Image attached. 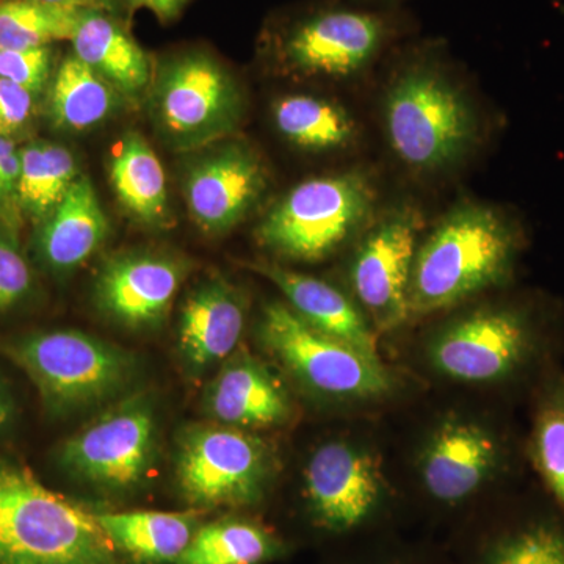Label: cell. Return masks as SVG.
<instances>
[{
    "mask_svg": "<svg viewBox=\"0 0 564 564\" xmlns=\"http://www.w3.org/2000/svg\"><path fill=\"white\" fill-rule=\"evenodd\" d=\"M247 299L237 285L204 281L181 310L180 351L187 372L198 377L236 350L245 329Z\"/></svg>",
    "mask_w": 564,
    "mask_h": 564,
    "instance_id": "obj_17",
    "label": "cell"
},
{
    "mask_svg": "<svg viewBox=\"0 0 564 564\" xmlns=\"http://www.w3.org/2000/svg\"><path fill=\"white\" fill-rule=\"evenodd\" d=\"M206 410L215 421L236 429L280 425L292 414L280 380L248 352L229 356L207 388Z\"/></svg>",
    "mask_w": 564,
    "mask_h": 564,
    "instance_id": "obj_19",
    "label": "cell"
},
{
    "mask_svg": "<svg viewBox=\"0 0 564 564\" xmlns=\"http://www.w3.org/2000/svg\"><path fill=\"white\" fill-rule=\"evenodd\" d=\"M269 174L247 143H228L188 166L185 203L207 234L228 232L247 217L267 192Z\"/></svg>",
    "mask_w": 564,
    "mask_h": 564,
    "instance_id": "obj_14",
    "label": "cell"
},
{
    "mask_svg": "<svg viewBox=\"0 0 564 564\" xmlns=\"http://www.w3.org/2000/svg\"><path fill=\"white\" fill-rule=\"evenodd\" d=\"M110 182L118 202L137 221L165 228L170 221L165 170L139 132H128L115 144Z\"/></svg>",
    "mask_w": 564,
    "mask_h": 564,
    "instance_id": "obj_23",
    "label": "cell"
},
{
    "mask_svg": "<svg viewBox=\"0 0 564 564\" xmlns=\"http://www.w3.org/2000/svg\"><path fill=\"white\" fill-rule=\"evenodd\" d=\"M375 199L372 181L361 170L314 177L267 212L256 239L280 258L322 261L369 223Z\"/></svg>",
    "mask_w": 564,
    "mask_h": 564,
    "instance_id": "obj_6",
    "label": "cell"
},
{
    "mask_svg": "<svg viewBox=\"0 0 564 564\" xmlns=\"http://www.w3.org/2000/svg\"><path fill=\"white\" fill-rule=\"evenodd\" d=\"M0 355L28 375L51 419L120 399L139 372L132 352L76 329L7 337L0 340Z\"/></svg>",
    "mask_w": 564,
    "mask_h": 564,
    "instance_id": "obj_4",
    "label": "cell"
},
{
    "mask_svg": "<svg viewBox=\"0 0 564 564\" xmlns=\"http://www.w3.org/2000/svg\"><path fill=\"white\" fill-rule=\"evenodd\" d=\"M477 564H564V522L527 519L491 538Z\"/></svg>",
    "mask_w": 564,
    "mask_h": 564,
    "instance_id": "obj_30",
    "label": "cell"
},
{
    "mask_svg": "<svg viewBox=\"0 0 564 564\" xmlns=\"http://www.w3.org/2000/svg\"><path fill=\"white\" fill-rule=\"evenodd\" d=\"M43 2L69 7V9L104 10L110 11V13H115L121 6V0H43Z\"/></svg>",
    "mask_w": 564,
    "mask_h": 564,
    "instance_id": "obj_35",
    "label": "cell"
},
{
    "mask_svg": "<svg viewBox=\"0 0 564 564\" xmlns=\"http://www.w3.org/2000/svg\"><path fill=\"white\" fill-rule=\"evenodd\" d=\"M541 345V329L530 307L499 304L452 322L430 345V361L452 380L492 383L521 373Z\"/></svg>",
    "mask_w": 564,
    "mask_h": 564,
    "instance_id": "obj_10",
    "label": "cell"
},
{
    "mask_svg": "<svg viewBox=\"0 0 564 564\" xmlns=\"http://www.w3.org/2000/svg\"><path fill=\"white\" fill-rule=\"evenodd\" d=\"M122 99L109 82L69 54L51 79V120L63 131H90L109 120L120 109Z\"/></svg>",
    "mask_w": 564,
    "mask_h": 564,
    "instance_id": "obj_24",
    "label": "cell"
},
{
    "mask_svg": "<svg viewBox=\"0 0 564 564\" xmlns=\"http://www.w3.org/2000/svg\"><path fill=\"white\" fill-rule=\"evenodd\" d=\"M273 458L259 437L228 425L185 430L177 452V484L199 508H242L261 502Z\"/></svg>",
    "mask_w": 564,
    "mask_h": 564,
    "instance_id": "obj_11",
    "label": "cell"
},
{
    "mask_svg": "<svg viewBox=\"0 0 564 564\" xmlns=\"http://www.w3.org/2000/svg\"><path fill=\"white\" fill-rule=\"evenodd\" d=\"M158 452V423L147 395L111 404L58 447L57 464L98 491H135L150 477Z\"/></svg>",
    "mask_w": 564,
    "mask_h": 564,
    "instance_id": "obj_9",
    "label": "cell"
},
{
    "mask_svg": "<svg viewBox=\"0 0 564 564\" xmlns=\"http://www.w3.org/2000/svg\"><path fill=\"white\" fill-rule=\"evenodd\" d=\"M54 46L0 51V77L39 96L54 76Z\"/></svg>",
    "mask_w": 564,
    "mask_h": 564,
    "instance_id": "obj_32",
    "label": "cell"
},
{
    "mask_svg": "<svg viewBox=\"0 0 564 564\" xmlns=\"http://www.w3.org/2000/svg\"><path fill=\"white\" fill-rule=\"evenodd\" d=\"M307 508L317 529L332 534L361 530L377 516L384 496L377 458L356 445H321L304 473Z\"/></svg>",
    "mask_w": 564,
    "mask_h": 564,
    "instance_id": "obj_13",
    "label": "cell"
},
{
    "mask_svg": "<svg viewBox=\"0 0 564 564\" xmlns=\"http://www.w3.org/2000/svg\"><path fill=\"white\" fill-rule=\"evenodd\" d=\"M33 272L13 229L0 228V314L9 313L29 299Z\"/></svg>",
    "mask_w": 564,
    "mask_h": 564,
    "instance_id": "obj_31",
    "label": "cell"
},
{
    "mask_svg": "<svg viewBox=\"0 0 564 564\" xmlns=\"http://www.w3.org/2000/svg\"><path fill=\"white\" fill-rule=\"evenodd\" d=\"M109 234L104 212L90 177L80 174L63 202L39 225L36 259L44 269L66 274L88 261Z\"/></svg>",
    "mask_w": 564,
    "mask_h": 564,
    "instance_id": "obj_18",
    "label": "cell"
},
{
    "mask_svg": "<svg viewBox=\"0 0 564 564\" xmlns=\"http://www.w3.org/2000/svg\"><path fill=\"white\" fill-rule=\"evenodd\" d=\"M36 96L13 82L0 77V135H14L28 126Z\"/></svg>",
    "mask_w": 564,
    "mask_h": 564,
    "instance_id": "obj_33",
    "label": "cell"
},
{
    "mask_svg": "<svg viewBox=\"0 0 564 564\" xmlns=\"http://www.w3.org/2000/svg\"><path fill=\"white\" fill-rule=\"evenodd\" d=\"M73 54L122 98L139 99L152 82L150 57L110 11L80 10L69 41Z\"/></svg>",
    "mask_w": 564,
    "mask_h": 564,
    "instance_id": "obj_21",
    "label": "cell"
},
{
    "mask_svg": "<svg viewBox=\"0 0 564 564\" xmlns=\"http://www.w3.org/2000/svg\"><path fill=\"white\" fill-rule=\"evenodd\" d=\"M18 209L40 225L65 198L80 176L79 163L63 144L31 141L20 148Z\"/></svg>",
    "mask_w": 564,
    "mask_h": 564,
    "instance_id": "obj_27",
    "label": "cell"
},
{
    "mask_svg": "<svg viewBox=\"0 0 564 564\" xmlns=\"http://www.w3.org/2000/svg\"><path fill=\"white\" fill-rule=\"evenodd\" d=\"M366 2H375V3H395V2H400V0H366Z\"/></svg>",
    "mask_w": 564,
    "mask_h": 564,
    "instance_id": "obj_37",
    "label": "cell"
},
{
    "mask_svg": "<svg viewBox=\"0 0 564 564\" xmlns=\"http://www.w3.org/2000/svg\"><path fill=\"white\" fill-rule=\"evenodd\" d=\"M96 513L0 456V564H129Z\"/></svg>",
    "mask_w": 564,
    "mask_h": 564,
    "instance_id": "obj_3",
    "label": "cell"
},
{
    "mask_svg": "<svg viewBox=\"0 0 564 564\" xmlns=\"http://www.w3.org/2000/svg\"><path fill=\"white\" fill-rule=\"evenodd\" d=\"M248 269L272 281L307 325L378 358L377 343L361 307L329 282L285 269L278 263L251 262Z\"/></svg>",
    "mask_w": 564,
    "mask_h": 564,
    "instance_id": "obj_20",
    "label": "cell"
},
{
    "mask_svg": "<svg viewBox=\"0 0 564 564\" xmlns=\"http://www.w3.org/2000/svg\"><path fill=\"white\" fill-rule=\"evenodd\" d=\"M17 415L13 397L6 384L0 381V434L10 429Z\"/></svg>",
    "mask_w": 564,
    "mask_h": 564,
    "instance_id": "obj_36",
    "label": "cell"
},
{
    "mask_svg": "<svg viewBox=\"0 0 564 564\" xmlns=\"http://www.w3.org/2000/svg\"><path fill=\"white\" fill-rule=\"evenodd\" d=\"M115 547L132 563H176L199 529L195 513L133 510L96 513Z\"/></svg>",
    "mask_w": 564,
    "mask_h": 564,
    "instance_id": "obj_22",
    "label": "cell"
},
{
    "mask_svg": "<svg viewBox=\"0 0 564 564\" xmlns=\"http://www.w3.org/2000/svg\"><path fill=\"white\" fill-rule=\"evenodd\" d=\"M522 243L521 226L507 212L485 203L456 204L415 251L411 315L447 310L505 284Z\"/></svg>",
    "mask_w": 564,
    "mask_h": 564,
    "instance_id": "obj_1",
    "label": "cell"
},
{
    "mask_svg": "<svg viewBox=\"0 0 564 564\" xmlns=\"http://www.w3.org/2000/svg\"><path fill=\"white\" fill-rule=\"evenodd\" d=\"M499 462V443L488 429L451 419L434 432L423 451V488L437 503L456 507L492 477Z\"/></svg>",
    "mask_w": 564,
    "mask_h": 564,
    "instance_id": "obj_16",
    "label": "cell"
},
{
    "mask_svg": "<svg viewBox=\"0 0 564 564\" xmlns=\"http://www.w3.org/2000/svg\"><path fill=\"white\" fill-rule=\"evenodd\" d=\"M422 226L414 206L391 207L370 223L352 252L351 291L380 332L399 328L411 317L410 282Z\"/></svg>",
    "mask_w": 564,
    "mask_h": 564,
    "instance_id": "obj_12",
    "label": "cell"
},
{
    "mask_svg": "<svg viewBox=\"0 0 564 564\" xmlns=\"http://www.w3.org/2000/svg\"><path fill=\"white\" fill-rule=\"evenodd\" d=\"M403 24L392 11L323 3L282 21L270 35L269 51L291 76L351 79L381 57Z\"/></svg>",
    "mask_w": 564,
    "mask_h": 564,
    "instance_id": "obj_5",
    "label": "cell"
},
{
    "mask_svg": "<svg viewBox=\"0 0 564 564\" xmlns=\"http://www.w3.org/2000/svg\"><path fill=\"white\" fill-rule=\"evenodd\" d=\"M184 259L132 251L110 258L99 270L95 300L111 321L133 332L161 325L187 276Z\"/></svg>",
    "mask_w": 564,
    "mask_h": 564,
    "instance_id": "obj_15",
    "label": "cell"
},
{
    "mask_svg": "<svg viewBox=\"0 0 564 564\" xmlns=\"http://www.w3.org/2000/svg\"><path fill=\"white\" fill-rule=\"evenodd\" d=\"M267 350L311 391L339 400H369L392 391L380 358L326 336L284 303H270L259 323Z\"/></svg>",
    "mask_w": 564,
    "mask_h": 564,
    "instance_id": "obj_8",
    "label": "cell"
},
{
    "mask_svg": "<svg viewBox=\"0 0 564 564\" xmlns=\"http://www.w3.org/2000/svg\"><path fill=\"white\" fill-rule=\"evenodd\" d=\"M151 111L174 150L209 147L237 131L243 96L231 73L202 51L182 52L152 77Z\"/></svg>",
    "mask_w": 564,
    "mask_h": 564,
    "instance_id": "obj_7",
    "label": "cell"
},
{
    "mask_svg": "<svg viewBox=\"0 0 564 564\" xmlns=\"http://www.w3.org/2000/svg\"><path fill=\"white\" fill-rule=\"evenodd\" d=\"M272 115L276 131L303 151H340L350 147L358 135L350 111L318 96H284L274 102Z\"/></svg>",
    "mask_w": 564,
    "mask_h": 564,
    "instance_id": "obj_25",
    "label": "cell"
},
{
    "mask_svg": "<svg viewBox=\"0 0 564 564\" xmlns=\"http://www.w3.org/2000/svg\"><path fill=\"white\" fill-rule=\"evenodd\" d=\"M284 554L272 530L250 519L226 518L199 525L174 564H267Z\"/></svg>",
    "mask_w": 564,
    "mask_h": 564,
    "instance_id": "obj_26",
    "label": "cell"
},
{
    "mask_svg": "<svg viewBox=\"0 0 564 564\" xmlns=\"http://www.w3.org/2000/svg\"><path fill=\"white\" fill-rule=\"evenodd\" d=\"M79 9L43 0H0V51L35 50L70 41Z\"/></svg>",
    "mask_w": 564,
    "mask_h": 564,
    "instance_id": "obj_28",
    "label": "cell"
},
{
    "mask_svg": "<svg viewBox=\"0 0 564 564\" xmlns=\"http://www.w3.org/2000/svg\"><path fill=\"white\" fill-rule=\"evenodd\" d=\"M541 389L529 454L564 513V375L552 373Z\"/></svg>",
    "mask_w": 564,
    "mask_h": 564,
    "instance_id": "obj_29",
    "label": "cell"
},
{
    "mask_svg": "<svg viewBox=\"0 0 564 564\" xmlns=\"http://www.w3.org/2000/svg\"><path fill=\"white\" fill-rule=\"evenodd\" d=\"M386 139L415 173L448 172L467 158L480 132L477 110L437 47L404 58L384 96Z\"/></svg>",
    "mask_w": 564,
    "mask_h": 564,
    "instance_id": "obj_2",
    "label": "cell"
},
{
    "mask_svg": "<svg viewBox=\"0 0 564 564\" xmlns=\"http://www.w3.org/2000/svg\"><path fill=\"white\" fill-rule=\"evenodd\" d=\"M386 564H399V563H386Z\"/></svg>",
    "mask_w": 564,
    "mask_h": 564,
    "instance_id": "obj_38",
    "label": "cell"
},
{
    "mask_svg": "<svg viewBox=\"0 0 564 564\" xmlns=\"http://www.w3.org/2000/svg\"><path fill=\"white\" fill-rule=\"evenodd\" d=\"M133 9H147L159 20L169 22L176 20L191 0H126Z\"/></svg>",
    "mask_w": 564,
    "mask_h": 564,
    "instance_id": "obj_34",
    "label": "cell"
}]
</instances>
